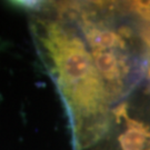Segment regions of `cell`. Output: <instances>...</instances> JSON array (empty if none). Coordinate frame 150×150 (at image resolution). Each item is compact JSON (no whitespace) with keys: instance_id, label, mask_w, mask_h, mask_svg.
I'll return each instance as SVG.
<instances>
[{"instance_id":"1","label":"cell","mask_w":150,"mask_h":150,"mask_svg":"<svg viewBox=\"0 0 150 150\" xmlns=\"http://www.w3.org/2000/svg\"><path fill=\"white\" fill-rule=\"evenodd\" d=\"M38 51L62 97L75 150H89L106 134L109 100L90 50L78 28L52 11L31 20Z\"/></svg>"},{"instance_id":"3","label":"cell","mask_w":150,"mask_h":150,"mask_svg":"<svg viewBox=\"0 0 150 150\" xmlns=\"http://www.w3.org/2000/svg\"><path fill=\"white\" fill-rule=\"evenodd\" d=\"M89 150H150V83L111 108L108 131Z\"/></svg>"},{"instance_id":"2","label":"cell","mask_w":150,"mask_h":150,"mask_svg":"<svg viewBox=\"0 0 150 150\" xmlns=\"http://www.w3.org/2000/svg\"><path fill=\"white\" fill-rule=\"evenodd\" d=\"M112 2H76L69 20L85 39L111 105L141 85L149 52L134 19Z\"/></svg>"}]
</instances>
